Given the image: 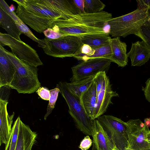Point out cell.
<instances>
[{
  "label": "cell",
  "instance_id": "obj_45",
  "mask_svg": "<svg viewBox=\"0 0 150 150\" xmlns=\"http://www.w3.org/2000/svg\"><path fill=\"white\" fill-rule=\"evenodd\" d=\"M112 150H119L116 147H115Z\"/></svg>",
  "mask_w": 150,
  "mask_h": 150
},
{
  "label": "cell",
  "instance_id": "obj_31",
  "mask_svg": "<svg viewBox=\"0 0 150 150\" xmlns=\"http://www.w3.org/2000/svg\"><path fill=\"white\" fill-rule=\"evenodd\" d=\"M0 6L13 19L15 23H20L22 21L15 12L10 8L9 6L4 0H0Z\"/></svg>",
  "mask_w": 150,
  "mask_h": 150
},
{
  "label": "cell",
  "instance_id": "obj_22",
  "mask_svg": "<svg viewBox=\"0 0 150 150\" xmlns=\"http://www.w3.org/2000/svg\"><path fill=\"white\" fill-rule=\"evenodd\" d=\"M96 74L80 80L64 83L69 91L80 99L82 94L89 88L94 81Z\"/></svg>",
  "mask_w": 150,
  "mask_h": 150
},
{
  "label": "cell",
  "instance_id": "obj_10",
  "mask_svg": "<svg viewBox=\"0 0 150 150\" xmlns=\"http://www.w3.org/2000/svg\"><path fill=\"white\" fill-rule=\"evenodd\" d=\"M15 13L23 23L40 33L48 28H52L54 22L57 19L38 15L18 5Z\"/></svg>",
  "mask_w": 150,
  "mask_h": 150
},
{
  "label": "cell",
  "instance_id": "obj_7",
  "mask_svg": "<svg viewBox=\"0 0 150 150\" xmlns=\"http://www.w3.org/2000/svg\"><path fill=\"white\" fill-rule=\"evenodd\" d=\"M0 45L7 46L12 53L21 60L29 62L36 67L43 65L36 51L29 45L6 33H0Z\"/></svg>",
  "mask_w": 150,
  "mask_h": 150
},
{
  "label": "cell",
  "instance_id": "obj_16",
  "mask_svg": "<svg viewBox=\"0 0 150 150\" xmlns=\"http://www.w3.org/2000/svg\"><path fill=\"white\" fill-rule=\"evenodd\" d=\"M93 142L97 150H112L115 146L97 119L93 120Z\"/></svg>",
  "mask_w": 150,
  "mask_h": 150
},
{
  "label": "cell",
  "instance_id": "obj_3",
  "mask_svg": "<svg viewBox=\"0 0 150 150\" xmlns=\"http://www.w3.org/2000/svg\"><path fill=\"white\" fill-rule=\"evenodd\" d=\"M149 8H137L125 15L112 18L108 22L110 26L108 33L115 38L125 37L134 34L149 18Z\"/></svg>",
  "mask_w": 150,
  "mask_h": 150
},
{
  "label": "cell",
  "instance_id": "obj_9",
  "mask_svg": "<svg viewBox=\"0 0 150 150\" xmlns=\"http://www.w3.org/2000/svg\"><path fill=\"white\" fill-rule=\"evenodd\" d=\"M128 145L127 148L134 150H149L147 141L148 127L139 119L126 122Z\"/></svg>",
  "mask_w": 150,
  "mask_h": 150
},
{
  "label": "cell",
  "instance_id": "obj_35",
  "mask_svg": "<svg viewBox=\"0 0 150 150\" xmlns=\"http://www.w3.org/2000/svg\"><path fill=\"white\" fill-rule=\"evenodd\" d=\"M145 83V87L142 86V90L144 92L146 99L150 103V78L147 80Z\"/></svg>",
  "mask_w": 150,
  "mask_h": 150
},
{
  "label": "cell",
  "instance_id": "obj_32",
  "mask_svg": "<svg viewBox=\"0 0 150 150\" xmlns=\"http://www.w3.org/2000/svg\"><path fill=\"white\" fill-rule=\"evenodd\" d=\"M46 38L52 39L58 38L65 35L54 30L52 28H48L43 32Z\"/></svg>",
  "mask_w": 150,
  "mask_h": 150
},
{
  "label": "cell",
  "instance_id": "obj_5",
  "mask_svg": "<svg viewBox=\"0 0 150 150\" xmlns=\"http://www.w3.org/2000/svg\"><path fill=\"white\" fill-rule=\"evenodd\" d=\"M58 86L60 93L68 106L69 113L76 127L85 134L92 136L94 120L92 119L86 113L80 99L69 91L64 82L60 81Z\"/></svg>",
  "mask_w": 150,
  "mask_h": 150
},
{
  "label": "cell",
  "instance_id": "obj_12",
  "mask_svg": "<svg viewBox=\"0 0 150 150\" xmlns=\"http://www.w3.org/2000/svg\"><path fill=\"white\" fill-rule=\"evenodd\" d=\"M118 96V94L112 89L109 79L106 75L102 88L97 96L93 119H96L102 115L106 112L109 105L112 103V98Z\"/></svg>",
  "mask_w": 150,
  "mask_h": 150
},
{
  "label": "cell",
  "instance_id": "obj_37",
  "mask_svg": "<svg viewBox=\"0 0 150 150\" xmlns=\"http://www.w3.org/2000/svg\"><path fill=\"white\" fill-rule=\"evenodd\" d=\"M93 50V49L89 45L83 44L81 47L79 54L89 55L92 53Z\"/></svg>",
  "mask_w": 150,
  "mask_h": 150
},
{
  "label": "cell",
  "instance_id": "obj_14",
  "mask_svg": "<svg viewBox=\"0 0 150 150\" xmlns=\"http://www.w3.org/2000/svg\"><path fill=\"white\" fill-rule=\"evenodd\" d=\"M8 102L6 100L0 99V146L6 144L10 137L12 124L15 114L13 112L11 115L7 110Z\"/></svg>",
  "mask_w": 150,
  "mask_h": 150
},
{
  "label": "cell",
  "instance_id": "obj_30",
  "mask_svg": "<svg viewBox=\"0 0 150 150\" xmlns=\"http://www.w3.org/2000/svg\"><path fill=\"white\" fill-rule=\"evenodd\" d=\"M106 76L105 71L100 72L96 74L94 81L96 86L97 96L102 88L103 81Z\"/></svg>",
  "mask_w": 150,
  "mask_h": 150
},
{
  "label": "cell",
  "instance_id": "obj_25",
  "mask_svg": "<svg viewBox=\"0 0 150 150\" xmlns=\"http://www.w3.org/2000/svg\"><path fill=\"white\" fill-rule=\"evenodd\" d=\"M21 120L18 116L15 121L8 141L5 144V150H15L18 139Z\"/></svg>",
  "mask_w": 150,
  "mask_h": 150
},
{
  "label": "cell",
  "instance_id": "obj_40",
  "mask_svg": "<svg viewBox=\"0 0 150 150\" xmlns=\"http://www.w3.org/2000/svg\"><path fill=\"white\" fill-rule=\"evenodd\" d=\"M149 18L145 22L144 25L150 27V9H149Z\"/></svg>",
  "mask_w": 150,
  "mask_h": 150
},
{
  "label": "cell",
  "instance_id": "obj_41",
  "mask_svg": "<svg viewBox=\"0 0 150 150\" xmlns=\"http://www.w3.org/2000/svg\"><path fill=\"white\" fill-rule=\"evenodd\" d=\"M147 141L148 143L149 150H150V131L148 133L147 135Z\"/></svg>",
  "mask_w": 150,
  "mask_h": 150
},
{
  "label": "cell",
  "instance_id": "obj_15",
  "mask_svg": "<svg viewBox=\"0 0 150 150\" xmlns=\"http://www.w3.org/2000/svg\"><path fill=\"white\" fill-rule=\"evenodd\" d=\"M132 66L140 67L145 64L150 59V49L143 41L132 43L127 53Z\"/></svg>",
  "mask_w": 150,
  "mask_h": 150
},
{
  "label": "cell",
  "instance_id": "obj_18",
  "mask_svg": "<svg viewBox=\"0 0 150 150\" xmlns=\"http://www.w3.org/2000/svg\"><path fill=\"white\" fill-rule=\"evenodd\" d=\"M36 132L21 121L18 141L15 150H31L37 137Z\"/></svg>",
  "mask_w": 150,
  "mask_h": 150
},
{
  "label": "cell",
  "instance_id": "obj_11",
  "mask_svg": "<svg viewBox=\"0 0 150 150\" xmlns=\"http://www.w3.org/2000/svg\"><path fill=\"white\" fill-rule=\"evenodd\" d=\"M18 5L38 15L64 19L63 16L53 7L48 0H13Z\"/></svg>",
  "mask_w": 150,
  "mask_h": 150
},
{
  "label": "cell",
  "instance_id": "obj_6",
  "mask_svg": "<svg viewBox=\"0 0 150 150\" xmlns=\"http://www.w3.org/2000/svg\"><path fill=\"white\" fill-rule=\"evenodd\" d=\"M96 119L116 148L119 150H125L128 147L126 122L110 115H101Z\"/></svg>",
  "mask_w": 150,
  "mask_h": 150
},
{
  "label": "cell",
  "instance_id": "obj_23",
  "mask_svg": "<svg viewBox=\"0 0 150 150\" xmlns=\"http://www.w3.org/2000/svg\"><path fill=\"white\" fill-rule=\"evenodd\" d=\"M48 0L53 7L63 16L64 19L70 18L74 15L79 14L72 0Z\"/></svg>",
  "mask_w": 150,
  "mask_h": 150
},
{
  "label": "cell",
  "instance_id": "obj_26",
  "mask_svg": "<svg viewBox=\"0 0 150 150\" xmlns=\"http://www.w3.org/2000/svg\"><path fill=\"white\" fill-rule=\"evenodd\" d=\"M105 5L99 0H84L85 13L94 14L99 13L105 7Z\"/></svg>",
  "mask_w": 150,
  "mask_h": 150
},
{
  "label": "cell",
  "instance_id": "obj_4",
  "mask_svg": "<svg viewBox=\"0 0 150 150\" xmlns=\"http://www.w3.org/2000/svg\"><path fill=\"white\" fill-rule=\"evenodd\" d=\"M38 46L47 54L54 57L63 58L73 57L79 54L83 45L80 36L67 35L52 39L46 38L39 39Z\"/></svg>",
  "mask_w": 150,
  "mask_h": 150
},
{
  "label": "cell",
  "instance_id": "obj_28",
  "mask_svg": "<svg viewBox=\"0 0 150 150\" xmlns=\"http://www.w3.org/2000/svg\"><path fill=\"white\" fill-rule=\"evenodd\" d=\"M134 35L144 41L150 49V27L143 25Z\"/></svg>",
  "mask_w": 150,
  "mask_h": 150
},
{
  "label": "cell",
  "instance_id": "obj_27",
  "mask_svg": "<svg viewBox=\"0 0 150 150\" xmlns=\"http://www.w3.org/2000/svg\"><path fill=\"white\" fill-rule=\"evenodd\" d=\"M60 91L59 87H56L50 90V97L49 100V102L47 108V112L44 117L45 120L46 119L47 117L52 112L54 108L55 103Z\"/></svg>",
  "mask_w": 150,
  "mask_h": 150
},
{
  "label": "cell",
  "instance_id": "obj_38",
  "mask_svg": "<svg viewBox=\"0 0 150 150\" xmlns=\"http://www.w3.org/2000/svg\"><path fill=\"white\" fill-rule=\"evenodd\" d=\"M137 8H148L150 9V0H137Z\"/></svg>",
  "mask_w": 150,
  "mask_h": 150
},
{
  "label": "cell",
  "instance_id": "obj_20",
  "mask_svg": "<svg viewBox=\"0 0 150 150\" xmlns=\"http://www.w3.org/2000/svg\"><path fill=\"white\" fill-rule=\"evenodd\" d=\"M0 25L8 34L21 41L20 35L22 33L18 27L13 19L0 6Z\"/></svg>",
  "mask_w": 150,
  "mask_h": 150
},
{
  "label": "cell",
  "instance_id": "obj_21",
  "mask_svg": "<svg viewBox=\"0 0 150 150\" xmlns=\"http://www.w3.org/2000/svg\"><path fill=\"white\" fill-rule=\"evenodd\" d=\"M80 36L83 44L89 45L94 50L110 44L112 38L107 33L86 34Z\"/></svg>",
  "mask_w": 150,
  "mask_h": 150
},
{
  "label": "cell",
  "instance_id": "obj_19",
  "mask_svg": "<svg viewBox=\"0 0 150 150\" xmlns=\"http://www.w3.org/2000/svg\"><path fill=\"white\" fill-rule=\"evenodd\" d=\"M97 93L94 81L89 88L83 93L80 98L81 103L87 115L93 119L96 106Z\"/></svg>",
  "mask_w": 150,
  "mask_h": 150
},
{
  "label": "cell",
  "instance_id": "obj_8",
  "mask_svg": "<svg viewBox=\"0 0 150 150\" xmlns=\"http://www.w3.org/2000/svg\"><path fill=\"white\" fill-rule=\"evenodd\" d=\"M111 62L110 59L104 58L82 61L71 68L72 76L71 82L89 77L100 72L105 71L109 69Z\"/></svg>",
  "mask_w": 150,
  "mask_h": 150
},
{
  "label": "cell",
  "instance_id": "obj_2",
  "mask_svg": "<svg viewBox=\"0 0 150 150\" xmlns=\"http://www.w3.org/2000/svg\"><path fill=\"white\" fill-rule=\"evenodd\" d=\"M14 64L16 71L10 87L19 93H31L40 87L38 77L37 67L27 61L21 60L14 54L5 49Z\"/></svg>",
  "mask_w": 150,
  "mask_h": 150
},
{
  "label": "cell",
  "instance_id": "obj_33",
  "mask_svg": "<svg viewBox=\"0 0 150 150\" xmlns=\"http://www.w3.org/2000/svg\"><path fill=\"white\" fill-rule=\"evenodd\" d=\"M93 141L88 135H87L80 142L79 148L81 150H87L92 145Z\"/></svg>",
  "mask_w": 150,
  "mask_h": 150
},
{
  "label": "cell",
  "instance_id": "obj_36",
  "mask_svg": "<svg viewBox=\"0 0 150 150\" xmlns=\"http://www.w3.org/2000/svg\"><path fill=\"white\" fill-rule=\"evenodd\" d=\"M72 1L79 13H85L84 0H72Z\"/></svg>",
  "mask_w": 150,
  "mask_h": 150
},
{
  "label": "cell",
  "instance_id": "obj_39",
  "mask_svg": "<svg viewBox=\"0 0 150 150\" xmlns=\"http://www.w3.org/2000/svg\"><path fill=\"white\" fill-rule=\"evenodd\" d=\"M144 122V123L148 127L150 126V117L145 119Z\"/></svg>",
  "mask_w": 150,
  "mask_h": 150
},
{
  "label": "cell",
  "instance_id": "obj_17",
  "mask_svg": "<svg viewBox=\"0 0 150 150\" xmlns=\"http://www.w3.org/2000/svg\"><path fill=\"white\" fill-rule=\"evenodd\" d=\"M110 44L112 52L110 59L111 62L122 67L127 65L128 57L127 53L126 44L122 41L120 37H117L111 38Z\"/></svg>",
  "mask_w": 150,
  "mask_h": 150
},
{
  "label": "cell",
  "instance_id": "obj_43",
  "mask_svg": "<svg viewBox=\"0 0 150 150\" xmlns=\"http://www.w3.org/2000/svg\"><path fill=\"white\" fill-rule=\"evenodd\" d=\"M91 150H97V149L96 148L95 144L93 142V146Z\"/></svg>",
  "mask_w": 150,
  "mask_h": 150
},
{
  "label": "cell",
  "instance_id": "obj_29",
  "mask_svg": "<svg viewBox=\"0 0 150 150\" xmlns=\"http://www.w3.org/2000/svg\"><path fill=\"white\" fill-rule=\"evenodd\" d=\"M18 27L22 33L25 34L33 41L38 43L39 39L37 38L28 26L22 21L20 23H15Z\"/></svg>",
  "mask_w": 150,
  "mask_h": 150
},
{
  "label": "cell",
  "instance_id": "obj_1",
  "mask_svg": "<svg viewBox=\"0 0 150 150\" xmlns=\"http://www.w3.org/2000/svg\"><path fill=\"white\" fill-rule=\"evenodd\" d=\"M112 16L111 13L103 11L94 14L79 13L68 19H56L52 28L63 35L104 33L106 32L104 27Z\"/></svg>",
  "mask_w": 150,
  "mask_h": 150
},
{
  "label": "cell",
  "instance_id": "obj_42",
  "mask_svg": "<svg viewBox=\"0 0 150 150\" xmlns=\"http://www.w3.org/2000/svg\"><path fill=\"white\" fill-rule=\"evenodd\" d=\"M10 8L14 12L16 9V7L13 4H11L9 6Z\"/></svg>",
  "mask_w": 150,
  "mask_h": 150
},
{
  "label": "cell",
  "instance_id": "obj_44",
  "mask_svg": "<svg viewBox=\"0 0 150 150\" xmlns=\"http://www.w3.org/2000/svg\"><path fill=\"white\" fill-rule=\"evenodd\" d=\"M125 150H134L131 149H130L128 148H126Z\"/></svg>",
  "mask_w": 150,
  "mask_h": 150
},
{
  "label": "cell",
  "instance_id": "obj_24",
  "mask_svg": "<svg viewBox=\"0 0 150 150\" xmlns=\"http://www.w3.org/2000/svg\"><path fill=\"white\" fill-rule=\"evenodd\" d=\"M112 55V51L110 43L97 49H93L92 52L89 55L79 54L74 57L78 60L82 61L96 58H104L110 60Z\"/></svg>",
  "mask_w": 150,
  "mask_h": 150
},
{
  "label": "cell",
  "instance_id": "obj_13",
  "mask_svg": "<svg viewBox=\"0 0 150 150\" xmlns=\"http://www.w3.org/2000/svg\"><path fill=\"white\" fill-rule=\"evenodd\" d=\"M15 66L5 51L0 45V88L10 87L15 73Z\"/></svg>",
  "mask_w": 150,
  "mask_h": 150
},
{
  "label": "cell",
  "instance_id": "obj_34",
  "mask_svg": "<svg viewBox=\"0 0 150 150\" xmlns=\"http://www.w3.org/2000/svg\"><path fill=\"white\" fill-rule=\"evenodd\" d=\"M36 92L42 99L46 100H49L50 97V90L47 88L43 87H40Z\"/></svg>",
  "mask_w": 150,
  "mask_h": 150
}]
</instances>
